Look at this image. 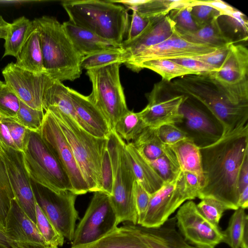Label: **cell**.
Wrapping results in <instances>:
<instances>
[{
	"label": "cell",
	"mask_w": 248,
	"mask_h": 248,
	"mask_svg": "<svg viewBox=\"0 0 248 248\" xmlns=\"http://www.w3.org/2000/svg\"><path fill=\"white\" fill-rule=\"evenodd\" d=\"M200 150L203 181L198 198H212L236 210L239 173L248 154V123Z\"/></svg>",
	"instance_id": "cell-1"
},
{
	"label": "cell",
	"mask_w": 248,
	"mask_h": 248,
	"mask_svg": "<svg viewBox=\"0 0 248 248\" xmlns=\"http://www.w3.org/2000/svg\"><path fill=\"white\" fill-rule=\"evenodd\" d=\"M33 23L40 34L45 73L61 82L79 78L84 57L74 47L62 24L46 16L35 18Z\"/></svg>",
	"instance_id": "cell-2"
},
{
	"label": "cell",
	"mask_w": 248,
	"mask_h": 248,
	"mask_svg": "<svg viewBox=\"0 0 248 248\" xmlns=\"http://www.w3.org/2000/svg\"><path fill=\"white\" fill-rule=\"evenodd\" d=\"M168 83L175 92L207 108L223 124L224 134L248 123V105L231 103L217 86L209 73L186 75Z\"/></svg>",
	"instance_id": "cell-3"
},
{
	"label": "cell",
	"mask_w": 248,
	"mask_h": 248,
	"mask_svg": "<svg viewBox=\"0 0 248 248\" xmlns=\"http://www.w3.org/2000/svg\"><path fill=\"white\" fill-rule=\"evenodd\" d=\"M61 4L72 23L122 45L129 26L125 7L100 0H63Z\"/></svg>",
	"instance_id": "cell-4"
},
{
	"label": "cell",
	"mask_w": 248,
	"mask_h": 248,
	"mask_svg": "<svg viewBox=\"0 0 248 248\" xmlns=\"http://www.w3.org/2000/svg\"><path fill=\"white\" fill-rule=\"evenodd\" d=\"M47 110L54 117L68 142L89 192L101 191V165L108 138L92 135L69 116L57 109L51 108Z\"/></svg>",
	"instance_id": "cell-5"
},
{
	"label": "cell",
	"mask_w": 248,
	"mask_h": 248,
	"mask_svg": "<svg viewBox=\"0 0 248 248\" xmlns=\"http://www.w3.org/2000/svg\"><path fill=\"white\" fill-rule=\"evenodd\" d=\"M107 138V147L113 172V189L109 196L118 223L129 222L138 224L134 196L136 178L125 153L126 143L114 130L111 131Z\"/></svg>",
	"instance_id": "cell-6"
},
{
	"label": "cell",
	"mask_w": 248,
	"mask_h": 248,
	"mask_svg": "<svg viewBox=\"0 0 248 248\" xmlns=\"http://www.w3.org/2000/svg\"><path fill=\"white\" fill-rule=\"evenodd\" d=\"M121 64L114 63L86 72L92 84V92L87 97L105 117L111 130L129 110L120 78Z\"/></svg>",
	"instance_id": "cell-7"
},
{
	"label": "cell",
	"mask_w": 248,
	"mask_h": 248,
	"mask_svg": "<svg viewBox=\"0 0 248 248\" xmlns=\"http://www.w3.org/2000/svg\"><path fill=\"white\" fill-rule=\"evenodd\" d=\"M23 153L31 180L56 192L63 190L73 191L68 175L40 133L31 132Z\"/></svg>",
	"instance_id": "cell-8"
},
{
	"label": "cell",
	"mask_w": 248,
	"mask_h": 248,
	"mask_svg": "<svg viewBox=\"0 0 248 248\" xmlns=\"http://www.w3.org/2000/svg\"><path fill=\"white\" fill-rule=\"evenodd\" d=\"M118 225L109 195L101 191L94 192L84 216L75 229L71 248H87L110 233Z\"/></svg>",
	"instance_id": "cell-9"
},
{
	"label": "cell",
	"mask_w": 248,
	"mask_h": 248,
	"mask_svg": "<svg viewBox=\"0 0 248 248\" xmlns=\"http://www.w3.org/2000/svg\"><path fill=\"white\" fill-rule=\"evenodd\" d=\"M218 88L234 105H248V49L231 45L220 68L209 73Z\"/></svg>",
	"instance_id": "cell-10"
},
{
	"label": "cell",
	"mask_w": 248,
	"mask_h": 248,
	"mask_svg": "<svg viewBox=\"0 0 248 248\" xmlns=\"http://www.w3.org/2000/svg\"><path fill=\"white\" fill-rule=\"evenodd\" d=\"M36 202L57 230L72 241L78 214L75 207L77 197L71 190L54 192L31 180Z\"/></svg>",
	"instance_id": "cell-11"
},
{
	"label": "cell",
	"mask_w": 248,
	"mask_h": 248,
	"mask_svg": "<svg viewBox=\"0 0 248 248\" xmlns=\"http://www.w3.org/2000/svg\"><path fill=\"white\" fill-rule=\"evenodd\" d=\"M185 96L179 108L181 119L174 124L199 148L218 141L224 135L222 123L204 106Z\"/></svg>",
	"instance_id": "cell-12"
},
{
	"label": "cell",
	"mask_w": 248,
	"mask_h": 248,
	"mask_svg": "<svg viewBox=\"0 0 248 248\" xmlns=\"http://www.w3.org/2000/svg\"><path fill=\"white\" fill-rule=\"evenodd\" d=\"M175 221L185 240L198 248H215L222 242L223 231L202 215L192 200L179 207Z\"/></svg>",
	"instance_id": "cell-13"
},
{
	"label": "cell",
	"mask_w": 248,
	"mask_h": 248,
	"mask_svg": "<svg viewBox=\"0 0 248 248\" xmlns=\"http://www.w3.org/2000/svg\"><path fill=\"white\" fill-rule=\"evenodd\" d=\"M40 134L68 175L72 186L73 192L77 195L89 192L88 185L69 144L49 110L45 111Z\"/></svg>",
	"instance_id": "cell-14"
},
{
	"label": "cell",
	"mask_w": 248,
	"mask_h": 248,
	"mask_svg": "<svg viewBox=\"0 0 248 248\" xmlns=\"http://www.w3.org/2000/svg\"><path fill=\"white\" fill-rule=\"evenodd\" d=\"M185 95L173 91L169 83L162 80L155 83L146 94L148 103L139 114L146 126L157 128L175 124L181 119L180 107Z\"/></svg>",
	"instance_id": "cell-15"
},
{
	"label": "cell",
	"mask_w": 248,
	"mask_h": 248,
	"mask_svg": "<svg viewBox=\"0 0 248 248\" xmlns=\"http://www.w3.org/2000/svg\"><path fill=\"white\" fill-rule=\"evenodd\" d=\"M5 84L30 107L43 110L45 93L54 80L46 73H34L8 63L2 70ZM45 111V110H44Z\"/></svg>",
	"instance_id": "cell-16"
},
{
	"label": "cell",
	"mask_w": 248,
	"mask_h": 248,
	"mask_svg": "<svg viewBox=\"0 0 248 248\" xmlns=\"http://www.w3.org/2000/svg\"><path fill=\"white\" fill-rule=\"evenodd\" d=\"M190 200L184 186L183 172L177 179L165 183L152 194L140 225L147 228L158 227L164 224L169 217L186 201Z\"/></svg>",
	"instance_id": "cell-17"
},
{
	"label": "cell",
	"mask_w": 248,
	"mask_h": 248,
	"mask_svg": "<svg viewBox=\"0 0 248 248\" xmlns=\"http://www.w3.org/2000/svg\"><path fill=\"white\" fill-rule=\"evenodd\" d=\"M0 146L1 155L15 199L25 214L36 223V201L31 179L24 162L23 153L10 147Z\"/></svg>",
	"instance_id": "cell-18"
},
{
	"label": "cell",
	"mask_w": 248,
	"mask_h": 248,
	"mask_svg": "<svg viewBox=\"0 0 248 248\" xmlns=\"http://www.w3.org/2000/svg\"><path fill=\"white\" fill-rule=\"evenodd\" d=\"M217 48L210 45L188 42L181 37L176 31L166 40L131 58L124 64L128 68L136 72L138 66L147 61L194 57L210 53Z\"/></svg>",
	"instance_id": "cell-19"
},
{
	"label": "cell",
	"mask_w": 248,
	"mask_h": 248,
	"mask_svg": "<svg viewBox=\"0 0 248 248\" xmlns=\"http://www.w3.org/2000/svg\"><path fill=\"white\" fill-rule=\"evenodd\" d=\"M4 232L16 248H57L46 243L32 221L19 206L12 201L7 216Z\"/></svg>",
	"instance_id": "cell-20"
},
{
	"label": "cell",
	"mask_w": 248,
	"mask_h": 248,
	"mask_svg": "<svg viewBox=\"0 0 248 248\" xmlns=\"http://www.w3.org/2000/svg\"><path fill=\"white\" fill-rule=\"evenodd\" d=\"M175 31V23L169 15L151 18L149 26L138 37L129 43H122V47L125 52L126 62L145 50L166 40Z\"/></svg>",
	"instance_id": "cell-21"
},
{
	"label": "cell",
	"mask_w": 248,
	"mask_h": 248,
	"mask_svg": "<svg viewBox=\"0 0 248 248\" xmlns=\"http://www.w3.org/2000/svg\"><path fill=\"white\" fill-rule=\"evenodd\" d=\"M69 91L83 128L95 137L107 138L111 130L101 111L87 96L69 87Z\"/></svg>",
	"instance_id": "cell-22"
},
{
	"label": "cell",
	"mask_w": 248,
	"mask_h": 248,
	"mask_svg": "<svg viewBox=\"0 0 248 248\" xmlns=\"http://www.w3.org/2000/svg\"><path fill=\"white\" fill-rule=\"evenodd\" d=\"M124 223L136 231L149 248H198L189 244L173 225L163 224L158 227L147 228Z\"/></svg>",
	"instance_id": "cell-23"
},
{
	"label": "cell",
	"mask_w": 248,
	"mask_h": 248,
	"mask_svg": "<svg viewBox=\"0 0 248 248\" xmlns=\"http://www.w3.org/2000/svg\"><path fill=\"white\" fill-rule=\"evenodd\" d=\"M62 25L74 47L83 57L104 50L122 47V45L102 38L69 20L64 22Z\"/></svg>",
	"instance_id": "cell-24"
},
{
	"label": "cell",
	"mask_w": 248,
	"mask_h": 248,
	"mask_svg": "<svg viewBox=\"0 0 248 248\" xmlns=\"http://www.w3.org/2000/svg\"><path fill=\"white\" fill-rule=\"evenodd\" d=\"M124 150L136 180L151 195L160 189L165 183L131 142Z\"/></svg>",
	"instance_id": "cell-25"
},
{
	"label": "cell",
	"mask_w": 248,
	"mask_h": 248,
	"mask_svg": "<svg viewBox=\"0 0 248 248\" xmlns=\"http://www.w3.org/2000/svg\"><path fill=\"white\" fill-rule=\"evenodd\" d=\"M16 58L15 64L18 67L34 73H45L40 34L34 24Z\"/></svg>",
	"instance_id": "cell-26"
},
{
	"label": "cell",
	"mask_w": 248,
	"mask_h": 248,
	"mask_svg": "<svg viewBox=\"0 0 248 248\" xmlns=\"http://www.w3.org/2000/svg\"><path fill=\"white\" fill-rule=\"evenodd\" d=\"M54 108L69 116L83 128L69 91V87L62 82L54 80L47 89L44 97V108Z\"/></svg>",
	"instance_id": "cell-27"
},
{
	"label": "cell",
	"mask_w": 248,
	"mask_h": 248,
	"mask_svg": "<svg viewBox=\"0 0 248 248\" xmlns=\"http://www.w3.org/2000/svg\"><path fill=\"white\" fill-rule=\"evenodd\" d=\"M123 224L87 248H149L133 228Z\"/></svg>",
	"instance_id": "cell-28"
},
{
	"label": "cell",
	"mask_w": 248,
	"mask_h": 248,
	"mask_svg": "<svg viewBox=\"0 0 248 248\" xmlns=\"http://www.w3.org/2000/svg\"><path fill=\"white\" fill-rule=\"evenodd\" d=\"M169 146L173 151L181 171L196 174L202 186L203 177L200 148L190 140H183Z\"/></svg>",
	"instance_id": "cell-29"
},
{
	"label": "cell",
	"mask_w": 248,
	"mask_h": 248,
	"mask_svg": "<svg viewBox=\"0 0 248 248\" xmlns=\"http://www.w3.org/2000/svg\"><path fill=\"white\" fill-rule=\"evenodd\" d=\"M185 40L195 44L207 45L219 48L235 43L221 29L218 18L193 32H178Z\"/></svg>",
	"instance_id": "cell-30"
},
{
	"label": "cell",
	"mask_w": 248,
	"mask_h": 248,
	"mask_svg": "<svg viewBox=\"0 0 248 248\" xmlns=\"http://www.w3.org/2000/svg\"><path fill=\"white\" fill-rule=\"evenodd\" d=\"M31 132L14 119L3 118L0 122V145L23 152Z\"/></svg>",
	"instance_id": "cell-31"
},
{
	"label": "cell",
	"mask_w": 248,
	"mask_h": 248,
	"mask_svg": "<svg viewBox=\"0 0 248 248\" xmlns=\"http://www.w3.org/2000/svg\"><path fill=\"white\" fill-rule=\"evenodd\" d=\"M33 26V21L22 16L10 23L4 45L2 57H16Z\"/></svg>",
	"instance_id": "cell-32"
},
{
	"label": "cell",
	"mask_w": 248,
	"mask_h": 248,
	"mask_svg": "<svg viewBox=\"0 0 248 248\" xmlns=\"http://www.w3.org/2000/svg\"><path fill=\"white\" fill-rule=\"evenodd\" d=\"M131 142L148 161L154 160L164 154V144L158 135L156 127L146 126Z\"/></svg>",
	"instance_id": "cell-33"
},
{
	"label": "cell",
	"mask_w": 248,
	"mask_h": 248,
	"mask_svg": "<svg viewBox=\"0 0 248 248\" xmlns=\"http://www.w3.org/2000/svg\"><path fill=\"white\" fill-rule=\"evenodd\" d=\"M147 68L152 70L168 83L173 79L188 75H197L170 59H160L147 61L141 63L137 67L136 72Z\"/></svg>",
	"instance_id": "cell-34"
},
{
	"label": "cell",
	"mask_w": 248,
	"mask_h": 248,
	"mask_svg": "<svg viewBox=\"0 0 248 248\" xmlns=\"http://www.w3.org/2000/svg\"><path fill=\"white\" fill-rule=\"evenodd\" d=\"M191 0H139L129 9L135 10L142 16L152 18L165 16L173 9L190 5Z\"/></svg>",
	"instance_id": "cell-35"
},
{
	"label": "cell",
	"mask_w": 248,
	"mask_h": 248,
	"mask_svg": "<svg viewBox=\"0 0 248 248\" xmlns=\"http://www.w3.org/2000/svg\"><path fill=\"white\" fill-rule=\"evenodd\" d=\"M148 161L165 183L175 181L181 172L173 151L167 145H164L162 155Z\"/></svg>",
	"instance_id": "cell-36"
},
{
	"label": "cell",
	"mask_w": 248,
	"mask_h": 248,
	"mask_svg": "<svg viewBox=\"0 0 248 248\" xmlns=\"http://www.w3.org/2000/svg\"><path fill=\"white\" fill-rule=\"evenodd\" d=\"M1 153L0 145V230L4 232L6 218L15 197Z\"/></svg>",
	"instance_id": "cell-37"
},
{
	"label": "cell",
	"mask_w": 248,
	"mask_h": 248,
	"mask_svg": "<svg viewBox=\"0 0 248 248\" xmlns=\"http://www.w3.org/2000/svg\"><path fill=\"white\" fill-rule=\"evenodd\" d=\"M124 49L118 47L104 50L83 57L81 62L82 69L86 70L102 67L114 63H125Z\"/></svg>",
	"instance_id": "cell-38"
},
{
	"label": "cell",
	"mask_w": 248,
	"mask_h": 248,
	"mask_svg": "<svg viewBox=\"0 0 248 248\" xmlns=\"http://www.w3.org/2000/svg\"><path fill=\"white\" fill-rule=\"evenodd\" d=\"M248 221L245 209L238 208L231 216L226 229L223 231L222 243L227 244L231 248H241L245 225Z\"/></svg>",
	"instance_id": "cell-39"
},
{
	"label": "cell",
	"mask_w": 248,
	"mask_h": 248,
	"mask_svg": "<svg viewBox=\"0 0 248 248\" xmlns=\"http://www.w3.org/2000/svg\"><path fill=\"white\" fill-rule=\"evenodd\" d=\"M146 126L139 112L129 110L117 121L113 130L123 140L129 142Z\"/></svg>",
	"instance_id": "cell-40"
},
{
	"label": "cell",
	"mask_w": 248,
	"mask_h": 248,
	"mask_svg": "<svg viewBox=\"0 0 248 248\" xmlns=\"http://www.w3.org/2000/svg\"><path fill=\"white\" fill-rule=\"evenodd\" d=\"M35 211L36 226L46 243L53 247L62 246L64 237L57 230L36 202Z\"/></svg>",
	"instance_id": "cell-41"
},
{
	"label": "cell",
	"mask_w": 248,
	"mask_h": 248,
	"mask_svg": "<svg viewBox=\"0 0 248 248\" xmlns=\"http://www.w3.org/2000/svg\"><path fill=\"white\" fill-rule=\"evenodd\" d=\"M45 111L32 108L20 100V107L15 121L32 132L40 133Z\"/></svg>",
	"instance_id": "cell-42"
},
{
	"label": "cell",
	"mask_w": 248,
	"mask_h": 248,
	"mask_svg": "<svg viewBox=\"0 0 248 248\" xmlns=\"http://www.w3.org/2000/svg\"><path fill=\"white\" fill-rule=\"evenodd\" d=\"M20 107V100L5 83L0 90V120L15 119Z\"/></svg>",
	"instance_id": "cell-43"
},
{
	"label": "cell",
	"mask_w": 248,
	"mask_h": 248,
	"mask_svg": "<svg viewBox=\"0 0 248 248\" xmlns=\"http://www.w3.org/2000/svg\"><path fill=\"white\" fill-rule=\"evenodd\" d=\"M191 11V6L188 5L173 9L169 13L175 23L177 31L193 32L199 29L193 19Z\"/></svg>",
	"instance_id": "cell-44"
},
{
	"label": "cell",
	"mask_w": 248,
	"mask_h": 248,
	"mask_svg": "<svg viewBox=\"0 0 248 248\" xmlns=\"http://www.w3.org/2000/svg\"><path fill=\"white\" fill-rule=\"evenodd\" d=\"M197 207L202 215L213 224L219 226V221L228 208L220 202L210 198L201 199Z\"/></svg>",
	"instance_id": "cell-45"
},
{
	"label": "cell",
	"mask_w": 248,
	"mask_h": 248,
	"mask_svg": "<svg viewBox=\"0 0 248 248\" xmlns=\"http://www.w3.org/2000/svg\"><path fill=\"white\" fill-rule=\"evenodd\" d=\"M190 5L192 17L199 29L222 16L221 13L217 9L208 5L199 3L197 0H191Z\"/></svg>",
	"instance_id": "cell-46"
},
{
	"label": "cell",
	"mask_w": 248,
	"mask_h": 248,
	"mask_svg": "<svg viewBox=\"0 0 248 248\" xmlns=\"http://www.w3.org/2000/svg\"><path fill=\"white\" fill-rule=\"evenodd\" d=\"M113 185V169L107 147L103 153L101 165V191L110 196Z\"/></svg>",
	"instance_id": "cell-47"
},
{
	"label": "cell",
	"mask_w": 248,
	"mask_h": 248,
	"mask_svg": "<svg viewBox=\"0 0 248 248\" xmlns=\"http://www.w3.org/2000/svg\"><path fill=\"white\" fill-rule=\"evenodd\" d=\"M157 130L158 135L164 145H171L183 140H190L183 131L174 124L162 125L157 127Z\"/></svg>",
	"instance_id": "cell-48"
},
{
	"label": "cell",
	"mask_w": 248,
	"mask_h": 248,
	"mask_svg": "<svg viewBox=\"0 0 248 248\" xmlns=\"http://www.w3.org/2000/svg\"><path fill=\"white\" fill-rule=\"evenodd\" d=\"M232 44L233 43L217 48L210 53L193 58L204 62L217 71L224 63L230 51L231 46Z\"/></svg>",
	"instance_id": "cell-49"
},
{
	"label": "cell",
	"mask_w": 248,
	"mask_h": 248,
	"mask_svg": "<svg viewBox=\"0 0 248 248\" xmlns=\"http://www.w3.org/2000/svg\"><path fill=\"white\" fill-rule=\"evenodd\" d=\"M134 196L137 210L138 225H140L147 209L151 194L136 180L134 185Z\"/></svg>",
	"instance_id": "cell-50"
},
{
	"label": "cell",
	"mask_w": 248,
	"mask_h": 248,
	"mask_svg": "<svg viewBox=\"0 0 248 248\" xmlns=\"http://www.w3.org/2000/svg\"><path fill=\"white\" fill-rule=\"evenodd\" d=\"M151 20V18L145 17L136 11L132 10L131 21L127 32V37L122 43H129L138 37L149 26Z\"/></svg>",
	"instance_id": "cell-51"
},
{
	"label": "cell",
	"mask_w": 248,
	"mask_h": 248,
	"mask_svg": "<svg viewBox=\"0 0 248 248\" xmlns=\"http://www.w3.org/2000/svg\"><path fill=\"white\" fill-rule=\"evenodd\" d=\"M197 74L207 73L217 70L209 65L193 57L170 59Z\"/></svg>",
	"instance_id": "cell-52"
},
{
	"label": "cell",
	"mask_w": 248,
	"mask_h": 248,
	"mask_svg": "<svg viewBox=\"0 0 248 248\" xmlns=\"http://www.w3.org/2000/svg\"><path fill=\"white\" fill-rule=\"evenodd\" d=\"M227 19V22L231 26L235 32H241L248 38V21L246 16L238 10L234 13L223 16Z\"/></svg>",
	"instance_id": "cell-53"
},
{
	"label": "cell",
	"mask_w": 248,
	"mask_h": 248,
	"mask_svg": "<svg viewBox=\"0 0 248 248\" xmlns=\"http://www.w3.org/2000/svg\"><path fill=\"white\" fill-rule=\"evenodd\" d=\"M184 186L190 200L198 198L201 187V183L198 176L190 172L183 171Z\"/></svg>",
	"instance_id": "cell-54"
},
{
	"label": "cell",
	"mask_w": 248,
	"mask_h": 248,
	"mask_svg": "<svg viewBox=\"0 0 248 248\" xmlns=\"http://www.w3.org/2000/svg\"><path fill=\"white\" fill-rule=\"evenodd\" d=\"M199 3L211 6L218 10L223 16L231 15L238 10L229 4L220 0H197Z\"/></svg>",
	"instance_id": "cell-55"
},
{
	"label": "cell",
	"mask_w": 248,
	"mask_h": 248,
	"mask_svg": "<svg viewBox=\"0 0 248 248\" xmlns=\"http://www.w3.org/2000/svg\"><path fill=\"white\" fill-rule=\"evenodd\" d=\"M239 194L248 187V154L245 157L238 176Z\"/></svg>",
	"instance_id": "cell-56"
},
{
	"label": "cell",
	"mask_w": 248,
	"mask_h": 248,
	"mask_svg": "<svg viewBox=\"0 0 248 248\" xmlns=\"http://www.w3.org/2000/svg\"><path fill=\"white\" fill-rule=\"evenodd\" d=\"M238 208L248 209V187L239 193L237 203Z\"/></svg>",
	"instance_id": "cell-57"
},
{
	"label": "cell",
	"mask_w": 248,
	"mask_h": 248,
	"mask_svg": "<svg viewBox=\"0 0 248 248\" xmlns=\"http://www.w3.org/2000/svg\"><path fill=\"white\" fill-rule=\"evenodd\" d=\"M0 248H16L5 232L0 230Z\"/></svg>",
	"instance_id": "cell-58"
},
{
	"label": "cell",
	"mask_w": 248,
	"mask_h": 248,
	"mask_svg": "<svg viewBox=\"0 0 248 248\" xmlns=\"http://www.w3.org/2000/svg\"><path fill=\"white\" fill-rule=\"evenodd\" d=\"M241 248H248V221L246 222L242 237Z\"/></svg>",
	"instance_id": "cell-59"
},
{
	"label": "cell",
	"mask_w": 248,
	"mask_h": 248,
	"mask_svg": "<svg viewBox=\"0 0 248 248\" xmlns=\"http://www.w3.org/2000/svg\"><path fill=\"white\" fill-rule=\"evenodd\" d=\"M8 27L0 28V39H5L7 35Z\"/></svg>",
	"instance_id": "cell-60"
},
{
	"label": "cell",
	"mask_w": 248,
	"mask_h": 248,
	"mask_svg": "<svg viewBox=\"0 0 248 248\" xmlns=\"http://www.w3.org/2000/svg\"><path fill=\"white\" fill-rule=\"evenodd\" d=\"M6 25V21L2 17V16L0 15V28H2L5 27Z\"/></svg>",
	"instance_id": "cell-61"
},
{
	"label": "cell",
	"mask_w": 248,
	"mask_h": 248,
	"mask_svg": "<svg viewBox=\"0 0 248 248\" xmlns=\"http://www.w3.org/2000/svg\"><path fill=\"white\" fill-rule=\"evenodd\" d=\"M4 83H3L2 81L0 80V90L2 88V87L4 85Z\"/></svg>",
	"instance_id": "cell-62"
},
{
	"label": "cell",
	"mask_w": 248,
	"mask_h": 248,
	"mask_svg": "<svg viewBox=\"0 0 248 248\" xmlns=\"http://www.w3.org/2000/svg\"></svg>",
	"instance_id": "cell-63"
}]
</instances>
